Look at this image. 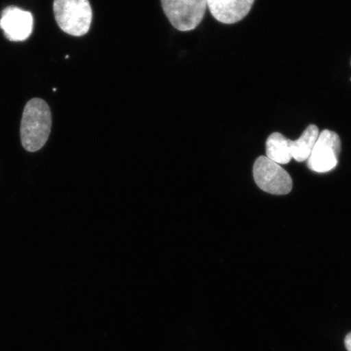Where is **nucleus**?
<instances>
[{
  "instance_id": "2",
  "label": "nucleus",
  "mask_w": 351,
  "mask_h": 351,
  "mask_svg": "<svg viewBox=\"0 0 351 351\" xmlns=\"http://www.w3.org/2000/svg\"><path fill=\"white\" fill-rule=\"evenodd\" d=\"M53 11L64 33L81 37L89 32L93 19L89 0H54Z\"/></svg>"
},
{
  "instance_id": "7",
  "label": "nucleus",
  "mask_w": 351,
  "mask_h": 351,
  "mask_svg": "<svg viewBox=\"0 0 351 351\" xmlns=\"http://www.w3.org/2000/svg\"><path fill=\"white\" fill-rule=\"evenodd\" d=\"M210 12L223 24L237 23L248 15L256 0H206Z\"/></svg>"
},
{
  "instance_id": "6",
  "label": "nucleus",
  "mask_w": 351,
  "mask_h": 351,
  "mask_svg": "<svg viewBox=\"0 0 351 351\" xmlns=\"http://www.w3.org/2000/svg\"><path fill=\"white\" fill-rule=\"evenodd\" d=\"M0 28L3 29L8 40L25 41L33 32V15L32 12L22 10L15 6L8 7L1 13Z\"/></svg>"
},
{
  "instance_id": "9",
  "label": "nucleus",
  "mask_w": 351,
  "mask_h": 351,
  "mask_svg": "<svg viewBox=\"0 0 351 351\" xmlns=\"http://www.w3.org/2000/svg\"><path fill=\"white\" fill-rule=\"evenodd\" d=\"M289 141L282 134H271L266 142V157L280 165L289 163L292 159Z\"/></svg>"
},
{
  "instance_id": "3",
  "label": "nucleus",
  "mask_w": 351,
  "mask_h": 351,
  "mask_svg": "<svg viewBox=\"0 0 351 351\" xmlns=\"http://www.w3.org/2000/svg\"><path fill=\"white\" fill-rule=\"evenodd\" d=\"M161 3L170 23L182 32L195 29L208 7L206 0H161Z\"/></svg>"
},
{
  "instance_id": "1",
  "label": "nucleus",
  "mask_w": 351,
  "mask_h": 351,
  "mask_svg": "<svg viewBox=\"0 0 351 351\" xmlns=\"http://www.w3.org/2000/svg\"><path fill=\"white\" fill-rule=\"evenodd\" d=\"M52 118L49 106L41 99L26 104L21 124L22 146L29 152L40 150L47 142L51 130Z\"/></svg>"
},
{
  "instance_id": "5",
  "label": "nucleus",
  "mask_w": 351,
  "mask_h": 351,
  "mask_svg": "<svg viewBox=\"0 0 351 351\" xmlns=\"http://www.w3.org/2000/svg\"><path fill=\"white\" fill-rule=\"evenodd\" d=\"M341 139L335 132H320L313 151L307 160V167L313 172L324 173L335 169L339 164Z\"/></svg>"
},
{
  "instance_id": "10",
  "label": "nucleus",
  "mask_w": 351,
  "mask_h": 351,
  "mask_svg": "<svg viewBox=\"0 0 351 351\" xmlns=\"http://www.w3.org/2000/svg\"><path fill=\"white\" fill-rule=\"evenodd\" d=\"M345 345L346 349H348V351H351V332L346 335L345 339Z\"/></svg>"
},
{
  "instance_id": "8",
  "label": "nucleus",
  "mask_w": 351,
  "mask_h": 351,
  "mask_svg": "<svg viewBox=\"0 0 351 351\" xmlns=\"http://www.w3.org/2000/svg\"><path fill=\"white\" fill-rule=\"evenodd\" d=\"M319 134V128L315 125H310L295 141H289L292 159L298 162L308 160L314 145Z\"/></svg>"
},
{
  "instance_id": "4",
  "label": "nucleus",
  "mask_w": 351,
  "mask_h": 351,
  "mask_svg": "<svg viewBox=\"0 0 351 351\" xmlns=\"http://www.w3.org/2000/svg\"><path fill=\"white\" fill-rule=\"evenodd\" d=\"M254 181L262 191L271 195H287L291 191V176L280 165L266 156L258 157L253 167Z\"/></svg>"
}]
</instances>
